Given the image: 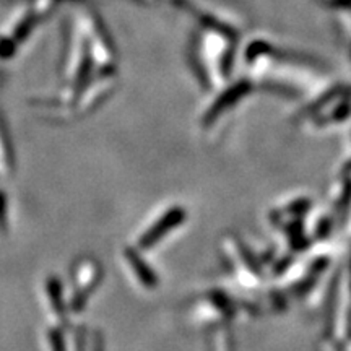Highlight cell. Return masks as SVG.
<instances>
[{"label": "cell", "mask_w": 351, "mask_h": 351, "mask_svg": "<svg viewBox=\"0 0 351 351\" xmlns=\"http://www.w3.org/2000/svg\"><path fill=\"white\" fill-rule=\"evenodd\" d=\"M179 219H181V212L179 210H176V212H171L166 215V217L161 219L158 225H155L152 228L150 231L145 234V238L142 239V245L145 247H148V245H152L155 241H158L161 238V236L165 234L166 230H171V228L176 226L179 223Z\"/></svg>", "instance_id": "cell-1"}, {"label": "cell", "mask_w": 351, "mask_h": 351, "mask_svg": "<svg viewBox=\"0 0 351 351\" xmlns=\"http://www.w3.org/2000/svg\"><path fill=\"white\" fill-rule=\"evenodd\" d=\"M130 263L132 265L135 267V270H137V275L140 276V280H142V282H145V283H153V276H152V271L147 269V267L145 265H142V263L138 262V258L135 257V254H130Z\"/></svg>", "instance_id": "cell-2"}]
</instances>
